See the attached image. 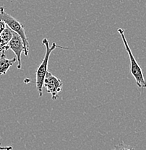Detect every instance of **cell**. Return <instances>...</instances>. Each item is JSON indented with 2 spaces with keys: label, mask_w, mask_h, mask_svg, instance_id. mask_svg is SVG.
<instances>
[{
  "label": "cell",
  "mask_w": 146,
  "mask_h": 150,
  "mask_svg": "<svg viewBox=\"0 0 146 150\" xmlns=\"http://www.w3.org/2000/svg\"><path fill=\"white\" fill-rule=\"evenodd\" d=\"M13 31L7 25L6 26L5 29H4V30H3V32L0 34L1 38H2V40H4V43H5L6 44L8 45L9 40H11V38H12V35H13Z\"/></svg>",
  "instance_id": "obj_7"
},
{
  "label": "cell",
  "mask_w": 146,
  "mask_h": 150,
  "mask_svg": "<svg viewBox=\"0 0 146 150\" xmlns=\"http://www.w3.org/2000/svg\"><path fill=\"white\" fill-rule=\"evenodd\" d=\"M8 46L9 49L12 50L15 54V57L17 58L18 61V66L17 68L18 69H21L22 64H21V54L23 52L24 46H23V42L22 38L18 33L14 32L12 38L9 40L8 43Z\"/></svg>",
  "instance_id": "obj_5"
},
{
  "label": "cell",
  "mask_w": 146,
  "mask_h": 150,
  "mask_svg": "<svg viewBox=\"0 0 146 150\" xmlns=\"http://www.w3.org/2000/svg\"><path fill=\"white\" fill-rule=\"evenodd\" d=\"M0 20L4 21L5 24L13 32L16 33H18L20 35L22 40H23V46H24L23 52H24L25 56H28V53H29L30 45L27 35L26 34V31H25L24 25L18 21L15 18L11 16L8 13H7L5 10H4V7H0Z\"/></svg>",
  "instance_id": "obj_2"
},
{
  "label": "cell",
  "mask_w": 146,
  "mask_h": 150,
  "mask_svg": "<svg viewBox=\"0 0 146 150\" xmlns=\"http://www.w3.org/2000/svg\"><path fill=\"white\" fill-rule=\"evenodd\" d=\"M111 150H135L133 147L130 146V145L126 144L124 142H121V143L116 144L114 146V148Z\"/></svg>",
  "instance_id": "obj_8"
},
{
  "label": "cell",
  "mask_w": 146,
  "mask_h": 150,
  "mask_svg": "<svg viewBox=\"0 0 146 150\" xmlns=\"http://www.w3.org/2000/svg\"><path fill=\"white\" fill-rule=\"evenodd\" d=\"M42 44L45 46L46 52H45L44 58H43V61H42L40 66L38 67L36 73V89L38 93L39 97H41V98L43 95V82H44V79L45 76H46V72L48 71V62H49L50 56H51V52L57 48H62V49L64 50L68 49V48H65V47L59 46V45L56 44L55 43H53L52 45L50 46L49 43H48V40L46 38H43L42 40Z\"/></svg>",
  "instance_id": "obj_1"
},
{
  "label": "cell",
  "mask_w": 146,
  "mask_h": 150,
  "mask_svg": "<svg viewBox=\"0 0 146 150\" xmlns=\"http://www.w3.org/2000/svg\"><path fill=\"white\" fill-rule=\"evenodd\" d=\"M6 26H7V25L5 24V23H4V21L0 20V34H1V33L3 32V30L5 29Z\"/></svg>",
  "instance_id": "obj_9"
},
{
  "label": "cell",
  "mask_w": 146,
  "mask_h": 150,
  "mask_svg": "<svg viewBox=\"0 0 146 150\" xmlns=\"http://www.w3.org/2000/svg\"><path fill=\"white\" fill-rule=\"evenodd\" d=\"M117 31H118L119 35L122 38L124 46H125V49H126L127 52L128 54L129 59H130V72H131L133 77L135 79L137 87H140V88H146V81L145 78H144L142 69L140 67V65L138 64L135 58L134 55L132 54L131 49H130V46H129L128 43L127 41V39L125 35V31H124L122 28H119Z\"/></svg>",
  "instance_id": "obj_3"
},
{
  "label": "cell",
  "mask_w": 146,
  "mask_h": 150,
  "mask_svg": "<svg viewBox=\"0 0 146 150\" xmlns=\"http://www.w3.org/2000/svg\"><path fill=\"white\" fill-rule=\"evenodd\" d=\"M62 80L56 77L50 71H47L43 82V87L46 89L48 93L51 95V98L53 100H56L59 98V93L62 90Z\"/></svg>",
  "instance_id": "obj_4"
},
{
  "label": "cell",
  "mask_w": 146,
  "mask_h": 150,
  "mask_svg": "<svg viewBox=\"0 0 146 150\" xmlns=\"http://www.w3.org/2000/svg\"><path fill=\"white\" fill-rule=\"evenodd\" d=\"M12 146H1V144L0 143V150H12Z\"/></svg>",
  "instance_id": "obj_10"
},
{
  "label": "cell",
  "mask_w": 146,
  "mask_h": 150,
  "mask_svg": "<svg viewBox=\"0 0 146 150\" xmlns=\"http://www.w3.org/2000/svg\"><path fill=\"white\" fill-rule=\"evenodd\" d=\"M16 57H14L11 59H7L5 51H2L0 56V75L7 74L9 68L13 65V64H15V62H16Z\"/></svg>",
  "instance_id": "obj_6"
}]
</instances>
